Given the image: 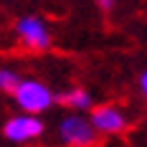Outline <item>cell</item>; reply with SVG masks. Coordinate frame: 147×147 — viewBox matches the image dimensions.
<instances>
[{
  "label": "cell",
  "instance_id": "obj_1",
  "mask_svg": "<svg viewBox=\"0 0 147 147\" xmlns=\"http://www.w3.org/2000/svg\"><path fill=\"white\" fill-rule=\"evenodd\" d=\"M13 99L26 114H43L46 109L53 107L56 94L38 79H20V84L13 91Z\"/></svg>",
  "mask_w": 147,
  "mask_h": 147
},
{
  "label": "cell",
  "instance_id": "obj_2",
  "mask_svg": "<svg viewBox=\"0 0 147 147\" xmlns=\"http://www.w3.org/2000/svg\"><path fill=\"white\" fill-rule=\"evenodd\" d=\"M59 134L61 145L66 147H91L96 142V129L91 127V122L86 117H81L79 112L74 114H66V117L59 122Z\"/></svg>",
  "mask_w": 147,
  "mask_h": 147
},
{
  "label": "cell",
  "instance_id": "obj_3",
  "mask_svg": "<svg viewBox=\"0 0 147 147\" xmlns=\"http://www.w3.org/2000/svg\"><path fill=\"white\" fill-rule=\"evenodd\" d=\"M15 36L28 51H46L51 48V30L43 18L38 15H23L15 20Z\"/></svg>",
  "mask_w": 147,
  "mask_h": 147
},
{
  "label": "cell",
  "instance_id": "obj_4",
  "mask_svg": "<svg viewBox=\"0 0 147 147\" xmlns=\"http://www.w3.org/2000/svg\"><path fill=\"white\" fill-rule=\"evenodd\" d=\"M43 132H46L43 119L38 117V114H26V112L10 117L5 124H3V134H5V140H10V142H15V145L33 142V140H38Z\"/></svg>",
  "mask_w": 147,
  "mask_h": 147
},
{
  "label": "cell",
  "instance_id": "obj_5",
  "mask_svg": "<svg viewBox=\"0 0 147 147\" xmlns=\"http://www.w3.org/2000/svg\"><path fill=\"white\" fill-rule=\"evenodd\" d=\"M91 127L96 129V134H119L127 129V117H124V112L114 107V104H102V107H96L94 112H91Z\"/></svg>",
  "mask_w": 147,
  "mask_h": 147
},
{
  "label": "cell",
  "instance_id": "obj_6",
  "mask_svg": "<svg viewBox=\"0 0 147 147\" xmlns=\"http://www.w3.org/2000/svg\"><path fill=\"white\" fill-rule=\"evenodd\" d=\"M56 102L63 104V107H69V109H76V112H84V109H91V94H89L86 89L81 86H74V89H66V91H61L56 94Z\"/></svg>",
  "mask_w": 147,
  "mask_h": 147
},
{
  "label": "cell",
  "instance_id": "obj_7",
  "mask_svg": "<svg viewBox=\"0 0 147 147\" xmlns=\"http://www.w3.org/2000/svg\"><path fill=\"white\" fill-rule=\"evenodd\" d=\"M18 84H20V74L13 71V69H8V66H0V91L13 94Z\"/></svg>",
  "mask_w": 147,
  "mask_h": 147
},
{
  "label": "cell",
  "instance_id": "obj_8",
  "mask_svg": "<svg viewBox=\"0 0 147 147\" xmlns=\"http://www.w3.org/2000/svg\"><path fill=\"white\" fill-rule=\"evenodd\" d=\"M96 5H99V8H102L104 13H109V10H112V8H114V0H96Z\"/></svg>",
  "mask_w": 147,
  "mask_h": 147
},
{
  "label": "cell",
  "instance_id": "obj_9",
  "mask_svg": "<svg viewBox=\"0 0 147 147\" xmlns=\"http://www.w3.org/2000/svg\"><path fill=\"white\" fill-rule=\"evenodd\" d=\"M140 89H142V94H145V99H147V71L140 76Z\"/></svg>",
  "mask_w": 147,
  "mask_h": 147
}]
</instances>
